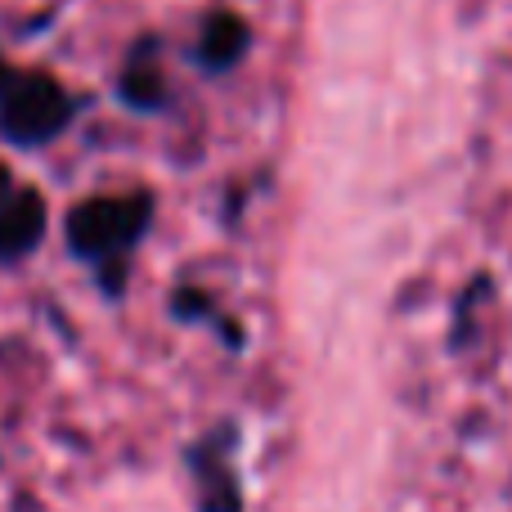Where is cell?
Returning <instances> with one entry per match:
<instances>
[{
    "mask_svg": "<svg viewBox=\"0 0 512 512\" xmlns=\"http://www.w3.org/2000/svg\"><path fill=\"white\" fill-rule=\"evenodd\" d=\"M45 234V198L36 189L14 194L0 207V261H18L41 243Z\"/></svg>",
    "mask_w": 512,
    "mask_h": 512,
    "instance_id": "3957f363",
    "label": "cell"
},
{
    "mask_svg": "<svg viewBox=\"0 0 512 512\" xmlns=\"http://www.w3.org/2000/svg\"><path fill=\"white\" fill-rule=\"evenodd\" d=\"M243 50H248V23L234 18V14H225V9H216V14L203 23L198 59H203L207 68H230Z\"/></svg>",
    "mask_w": 512,
    "mask_h": 512,
    "instance_id": "277c9868",
    "label": "cell"
},
{
    "mask_svg": "<svg viewBox=\"0 0 512 512\" xmlns=\"http://www.w3.org/2000/svg\"><path fill=\"white\" fill-rule=\"evenodd\" d=\"M9 77V68H5V59H0V81H5Z\"/></svg>",
    "mask_w": 512,
    "mask_h": 512,
    "instance_id": "52a82bcc",
    "label": "cell"
},
{
    "mask_svg": "<svg viewBox=\"0 0 512 512\" xmlns=\"http://www.w3.org/2000/svg\"><path fill=\"white\" fill-rule=\"evenodd\" d=\"M72 117V99L45 72H9L0 81V135L14 144H41Z\"/></svg>",
    "mask_w": 512,
    "mask_h": 512,
    "instance_id": "6da1fadb",
    "label": "cell"
},
{
    "mask_svg": "<svg viewBox=\"0 0 512 512\" xmlns=\"http://www.w3.org/2000/svg\"><path fill=\"white\" fill-rule=\"evenodd\" d=\"M122 99L135 108H158L162 104V81L149 63H131L122 77Z\"/></svg>",
    "mask_w": 512,
    "mask_h": 512,
    "instance_id": "5b68a950",
    "label": "cell"
},
{
    "mask_svg": "<svg viewBox=\"0 0 512 512\" xmlns=\"http://www.w3.org/2000/svg\"><path fill=\"white\" fill-rule=\"evenodd\" d=\"M9 203V171H5V162H0V207Z\"/></svg>",
    "mask_w": 512,
    "mask_h": 512,
    "instance_id": "8992f818",
    "label": "cell"
},
{
    "mask_svg": "<svg viewBox=\"0 0 512 512\" xmlns=\"http://www.w3.org/2000/svg\"><path fill=\"white\" fill-rule=\"evenodd\" d=\"M149 225V194H122V198H86L68 216V243L77 256L104 261V256L126 252Z\"/></svg>",
    "mask_w": 512,
    "mask_h": 512,
    "instance_id": "7a4b0ae2",
    "label": "cell"
}]
</instances>
